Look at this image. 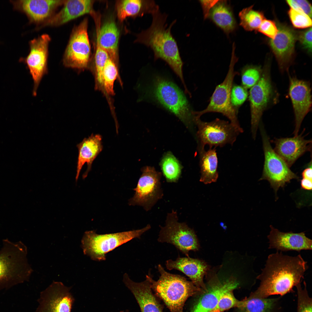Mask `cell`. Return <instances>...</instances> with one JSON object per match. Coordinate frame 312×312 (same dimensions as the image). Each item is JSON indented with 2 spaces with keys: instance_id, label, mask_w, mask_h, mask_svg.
Returning a JSON list of instances; mask_svg holds the SVG:
<instances>
[{
  "instance_id": "cell-1",
  "label": "cell",
  "mask_w": 312,
  "mask_h": 312,
  "mask_svg": "<svg viewBox=\"0 0 312 312\" xmlns=\"http://www.w3.org/2000/svg\"><path fill=\"white\" fill-rule=\"evenodd\" d=\"M300 254L293 256L277 251L268 257L264 268L256 279L260 281L250 295L260 298L274 295H284L300 283L308 268Z\"/></svg>"
},
{
  "instance_id": "cell-2",
  "label": "cell",
  "mask_w": 312,
  "mask_h": 312,
  "mask_svg": "<svg viewBox=\"0 0 312 312\" xmlns=\"http://www.w3.org/2000/svg\"><path fill=\"white\" fill-rule=\"evenodd\" d=\"M152 21L150 27L137 35L135 42L143 44L153 51L154 59H161L169 65L187 90L183 75V63L177 41L171 32L176 23L173 21L168 26L167 15L159 10L151 14Z\"/></svg>"
},
{
  "instance_id": "cell-3",
  "label": "cell",
  "mask_w": 312,
  "mask_h": 312,
  "mask_svg": "<svg viewBox=\"0 0 312 312\" xmlns=\"http://www.w3.org/2000/svg\"><path fill=\"white\" fill-rule=\"evenodd\" d=\"M157 269L160 276L157 281L150 275H146V278L150 282L155 295L164 302L170 312H183L187 299L203 290L184 276L168 272L160 264L158 265Z\"/></svg>"
},
{
  "instance_id": "cell-4",
  "label": "cell",
  "mask_w": 312,
  "mask_h": 312,
  "mask_svg": "<svg viewBox=\"0 0 312 312\" xmlns=\"http://www.w3.org/2000/svg\"><path fill=\"white\" fill-rule=\"evenodd\" d=\"M27 248L21 241L3 240L0 250V288L28 281L33 270L27 258Z\"/></svg>"
},
{
  "instance_id": "cell-5",
  "label": "cell",
  "mask_w": 312,
  "mask_h": 312,
  "mask_svg": "<svg viewBox=\"0 0 312 312\" xmlns=\"http://www.w3.org/2000/svg\"><path fill=\"white\" fill-rule=\"evenodd\" d=\"M151 228L148 224L140 229L104 234H98L94 231H87L81 239V247L84 254L92 260L105 261L107 253L133 239L140 238Z\"/></svg>"
},
{
  "instance_id": "cell-6",
  "label": "cell",
  "mask_w": 312,
  "mask_h": 312,
  "mask_svg": "<svg viewBox=\"0 0 312 312\" xmlns=\"http://www.w3.org/2000/svg\"><path fill=\"white\" fill-rule=\"evenodd\" d=\"M152 81L151 92L153 98L187 126L194 123L193 111L178 87L160 76H155Z\"/></svg>"
},
{
  "instance_id": "cell-7",
  "label": "cell",
  "mask_w": 312,
  "mask_h": 312,
  "mask_svg": "<svg viewBox=\"0 0 312 312\" xmlns=\"http://www.w3.org/2000/svg\"><path fill=\"white\" fill-rule=\"evenodd\" d=\"M232 53L229 70L223 82L218 85L211 96L209 103L207 107L200 111H193L194 114L200 118L203 115L209 112H217L227 117L230 122L237 128L243 130L238 121V112L233 107L231 101V93L235 76L239 73L234 70V66L238 60L234 53Z\"/></svg>"
},
{
  "instance_id": "cell-8",
  "label": "cell",
  "mask_w": 312,
  "mask_h": 312,
  "mask_svg": "<svg viewBox=\"0 0 312 312\" xmlns=\"http://www.w3.org/2000/svg\"><path fill=\"white\" fill-rule=\"evenodd\" d=\"M200 118L194 116V118L198 128L196 136L199 153L205 150L206 145L209 148L222 147L227 144L233 145L239 134L243 132L228 121L216 118L206 122Z\"/></svg>"
},
{
  "instance_id": "cell-9",
  "label": "cell",
  "mask_w": 312,
  "mask_h": 312,
  "mask_svg": "<svg viewBox=\"0 0 312 312\" xmlns=\"http://www.w3.org/2000/svg\"><path fill=\"white\" fill-rule=\"evenodd\" d=\"M262 69L260 79L248 92L251 132L254 140L263 112L271 104L275 102L277 95L271 78L270 65L266 64Z\"/></svg>"
},
{
  "instance_id": "cell-10",
  "label": "cell",
  "mask_w": 312,
  "mask_h": 312,
  "mask_svg": "<svg viewBox=\"0 0 312 312\" xmlns=\"http://www.w3.org/2000/svg\"><path fill=\"white\" fill-rule=\"evenodd\" d=\"M259 125L264 156L262 174L260 180H268L276 192L291 179H298L299 177L272 148L263 126L261 124Z\"/></svg>"
},
{
  "instance_id": "cell-11",
  "label": "cell",
  "mask_w": 312,
  "mask_h": 312,
  "mask_svg": "<svg viewBox=\"0 0 312 312\" xmlns=\"http://www.w3.org/2000/svg\"><path fill=\"white\" fill-rule=\"evenodd\" d=\"M160 228L159 242L173 245L187 257H189V251L198 250L199 243L194 231L185 223L178 221L176 211L172 210L168 214L165 226Z\"/></svg>"
},
{
  "instance_id": "cell-12",
  "label": "cell",
  "mask_w": 312,
  "mask_h": 312,
  "mask_svg": "<svg viewBox=\"0 0 312 312\" xmlns=\"http://www.w3.org/2000/svg\"><path fill=\"white\" fill-rule=\"evenodd\" d=\"M88 27L85 18L73 30L63 57L66 67L82 70L88 68L91 47Z\"/></svg>"
},
{
  "instance_id": "cell-13",
  "label": "cell",
  "mask_w": 312,
  "mask_h": 312,
  "mask_svg": "<svg viewBox=\"0 0 312 312\" xmlns=\"http://www.w3.org/2000/svg\"><path fill=\"white\" fill-rule=\"evenodd\" d=\"M142 174L133 190L135 194L129 200L130 205L142 206L146 211L150 210L163 195L161 189V173L153 167L142 168Z\"/></svg>"
},
{
  "instance_id": "cell-14",
  "label": "cell",
  "mask_w": 312,
  "mask_h": 312,
  "mask_svg": "<svg viewBox=\"0 0 312 312\" xmlns=\"http://www.w3.org/2000/svg\"><path fill=\"white\" fill-rule=\"evenodd\" d=\"M50 40L48 35L44 34L31 40L28 55L19 60L27 65L32 76L34 83L33 93L34 96L42 77L47 72L48 46Z\"/></svg>"
},
{
  "instance_id": "cell-15",
  "label": "cell",
  "mask_w": 312,
  "mask_h": 312,
  "mask_svg": "<svg viewBox=\"0 0 312 312\" xmlns=\"http://www.w3.org/2000/svg\"><path fill=\"white\" fill-rule=\"evenodd\" d=\"M71 288L61 282L53 281L40 292L35 312H71L75 301L70 292Z\"/></svg>"
},
{
  "instance_id": "cell-16",
  "label": "cell",
  "mask_w": 312,
  "mask_h": 312,
  "mask_svg": "<svg viewBox=\"0 0 312 312\" xmlns=\"http://www.w3.org/2000/svg\"><path fill=\"white\" fill-rule=\"evenodd\" d=\"M289 94L295 116L294 136L298 133L302 122L311 109V90L309 81L289 75Z\"/></svg>"
},
{
  "instance_id": "cell-17",
  "label": "cell",
  "mask_w": 312,
  "mask_h": 312,
  "mask_svg": "<svg viewBox=\"0 0 312 312\" xmlns=\"http://www.w3.org/2000/svg\"><path fill=\"white\" fill-rule=\"evenodd\" d=\"M238 284L233 277L223 281L213 277L208 282L206 289L197 295L198 296L190 312H208L215 307L224 294L234 290Z\"/></svg>"
},
{
  "instance_id": "cell-18",
  "label": "cell",
  "mask_w": 312,
  "mask_h": 312,
  "mask_svg": "<svg viewBox=\"0 0 312 312\" xmlns=\"http://www.w3.org/2000/svg\"><path fill=\"white\" fill-rule=\"evenodd\" d=\"M278 32L269 44L277 61L282 73L287 71L293 61L295 42L297 35L288 26L278 24Z\"/></svg>"
},
{
  "instance_id": "cell-19",
  "label": "cell",
  "mask_w": 312,
  "mask_h": 312,
  "mask_svg": "<svg viewBox=\"0 0 312 312\" xmlns=\"http://www.w3.org/2000/svg\"><path fill=\"white\" fill-rule=\"evenodd\" d=\"M270 231L267 236L269 249H275L277 251L311 250L312 240L306 235L304 232L294 233L292 231L284 232L270 226Z\"/></svg>"
},
{
  "instance_id": "cell-20",
  "label": "cell",
  "mask_w": 312,
  "mask_h": 312,
  "mask_svg": "<svg viewBox=\"0 0 312 312\" xmlns=\"http://www.w3.org/2000/svg\"><path fill=\"white\" fill-rule=\"evenodd\" d=\"M304 130L293 137L275 138L271 140L275 145L274 150L290 168L306 152H311L312 140L304 139Z\"/></svg>"
},
{
  "instance_id": "cell-21",
  "label": "cell",
  "mask_w": 312,
  "mask_h": 312,
  "mask_svg": "<svg viewBox=\"0 0 312 312\" xmlns=\"http://www.w3.org/2000/svg\"><path fill=\"white\" fill-rule=\"evenodd\" d=\"M64 0H23L10 1L14 9L25 14L31 22L46 21Z\"/></svg>"
},
{
  "instance_id": "cell-22",
  "label": "cell",
  "mask_w": 312,
  "mask_h": 312,
  "mask_svg": "<svg viewBox=\"0 0 312 312\" xmlns=\"http://www.w3.org/2000/svg\"><path fill=\"white\" fill-rule=\"evenodd\" d=\"M123 281L134 295L141 312H163V306L153 294L150 283L147 278L143 281L135 282L125 273Z\"/></svg>"
},
{
  "instance_id": "cell-23",
  "label": "cell",
  "mask_w": 312,
  "mask_h": 312,
  "mask_svg": "<svg viewBox=\"0 0 312 312\" xmlns=\"http://www.w3.org/2000/svg\"><path fill=\"white\" fill-rule=\"evenodd\" d=\"M166 266L169 270L175 269L182 272L190 278L196 286L204 290L206 289L203 278L209 268L203 261L189 257H178L175 260L171 259L167 260Z\"/></svg>"
},
{
  "instance_id": "cell-24",
  "label": "cell",
  "mask_w": 312,
  "mask_h": 312,
  "mask_svg": "<svg viewBox=\"0 0 312 312\" xmlns=\"http://www.w3.org/2000/svg\"><path fill=\"white\" fill-rule=\"evenodd\" d=\"M102 137L100 135L92 133L88 138H84L77 145L78 155L75 177L76 181H77L83 166L86 163L87 168L82 175V178L84 179L87 177L91 169L93 161L102 150Z\"/></svg>"
},
{
  "instance_id": "cell-25",
  "label": "cell",
  "mask_w": 312,
  "mask_h": 312,
  "mask_svg": "<svg viewBox=\"0 0 312 312\" xmlns=\"http://www.w3.org/2000/svg\"><path fill=\"white\" fill-rule=\"evenodd\" d=\"M94 1L64 0L63 8L44 22V25L58 26L88 14H91Z\"/></svg>"
},
{
  "instance_id": "cell-26",
  "label": "cell",
  "mask_w": 312,
  "mask_h": 312,
  "mask_svg": "<svg viewBox=\"0 0 312 312\" xmlns=\"http://www.w3.org/2000/svg\"><path fill=\"white\" fill-rule=\"evenodd\" d=\"M96 25V42L108 53L109 57L118 62V45L119 32L115 22L106 21L101 27L96 14L92 16Z\"/></svg>"
},
{
  "instance_id": "cell-27",
  "label": "cell",
  "mask_w": 312,
  "mask_h": 312,
  "mask_svg": "<svg viewBox=\"0 0 312 312\" xmlns=\"http://www.w3.org/2000/svg\"><path fill=\"white\" fill-rule=\"evenodd\" d=\"M118 18L121 22L130 16L152 14L159 9L154 0H124L116 3Z\"/></svg>"
},
{
  "instance_id": "cell-28",
  "label": "cell",
  "mask_w": 312,
  "mask_h": 312,
  "mask_svg": "<svg viewBox=\"0 0 312 312\" xmlns=\"http://www.w3.org/2000/svg\"><path fill=\"white\" fill-rule=\"evenodd\" d=\"M216 148L199 153L201 176L200 181L207 184L216 181L218 177V158Z\"/></svg>"
},
{
  "instance_id": "cell-29",
  "label": "cell",
  "mask_w": 312,
  "mask_h": 312,
  "mask_svg": "<svg viewBox=\"0 0 312 312\" xmlns=\"http://www.w3.org/2000/svg\"><path fill=\"white\" fill-rule=\"evenodd\" d=\"M209 17L227 34L232 32L236 27L232 11L226 1H219L211 10Z\"/></svg>"
},
{
  "instance_id": "cell-30",
  "label": "cell",
  "mask_w": 312,
  "mask_h": 312,
  "mask_svg": "<svg viewBox=\"0 0 312 312\" xmlns=\"http://www.w3.org/2000/svg\"><path fill=\"white\" fill-rule=\"evenodd\" d=\"M277 298H260L251 295L241 300L237 312H273Z\"/></svg>"
},
{
  "instance_id": "cell-31",
  "label": "cell",
  "mask_w": 312,
  "mask_h": 312,
  "mask_svg": "<svg viewBox=\"0 0 312 312\" xmlns=\"http://www.w3.org/2000/svg\"><path fill=\"white\" fill-rule=\"evenodd\" d=\"M160 166L166 181L175 183L181 175L182 167L178 160L171 153H167L163 157Z\"/></svg>"
},
{
  "instance_id": "cell-32",
  "label": "cell",
  "mask_w": 312,
  "mask_h": 312,
  "mask_svg": "<svg viewBox=\"0 0 312 312\" xmlns=\"http://www.w3.org/2000/svg\"><path fill=\"white\" fill-rule=\"evenodd\" d=\"M118 62L109 57L103 69V91L109 96H112L114 95V84L115 81L117 79H120Z\"/></svg>"
},
{
  "instance_id": "cell-33",
  "label": "cell",
  "mask_w": 312,
  "mask_h": 312,
  "mask_svg": "<svg viewBox=\"0 0 312 312\" xmlns=\"http://www.w3.org/2000/svg\"><path fill=\"white\" fill-rule=\"evenodd\" d=\"M253 5L243 9L239 14L240 24L247 31H257L265 17L263 13L253 9Z\"/></svg>"
},
{
  "instance_id": "cell-34",
  "label": "cell",
  "mask_w": 312,
  "mask_h": 312,
  "mask_svg": "<svg viewBox=\"0 0 312 312\" xmlns=\"http://www.w3.org/2000/svg\"><path fill=\"white\" fill-rule=\"evenodd\" d=\"M109 57L107 53L96 42L93 72L94 79L95 88L97 90L103 91V72L105 65Z\"/></svg>"
},
{
  "instance_id": "cell-35",
  "label": "cell",
  "mask_w": 312,
  "mask_h": 312,
  "mask_svg": "<svg viewBox=\"0 0 312 312\" xmlns=\"http://www.w3.org/2000/svg\"><path fill=\"white\" fill-rule=\"evenodd\" d=\"M262 70L258 66L247 65L244 67L241 73L242 86L247 89H250L260 79Z\"/></svg>"
},
{
  "instance_id": "cell-36",
  "label": "cell",
  "mask_w": 312,
  "mask_h": 312,
  "mask_svg": "<svg viewBox=\"0 0 312 312\" xmlns=\"http://www.w3.org/2000/svg\"><path fill=\"white\" fill-rule=\"evenodd\" d=\"M233 291L230 290L224 294L215 307L208 312H223L232 308L238 307L240 305L241 300L235 298Z\"/></svg>"
},
{
  "instance_id": "cell-37",
  "label": "cell",
  "mask_w": 312,
  "mask_h": 312,
  "mask_svg": "<svg viewBox=\"0 0 312 312\" xmlns=\"http://www.w3.org/2000/svg\"><path fill=\"white\" fill-rule=\"evenodd\" d=\"M304 284L303 289L300 284L296 286L298 294L297 312H312V299L308 295L304 281Z\"/></svg>"
},
{
  "instance_id": "cell-38",
  "label": "cell",
  "mask_w": 312,
  "mask_h": 312,
  "mask_svg": "<svg viewBox=\"0 0 312 312\" xmlns=\"http://www.w3.org/2000/svg\"><path fill=\"white\" fill-rule=\"evenodd\" d=\"M248 96L247 89L242 86L233 84L231 91V101L233 107L237 112L238 108L246 101Z\"/></svg>"
},
{
  "instance_id": "cell-39",
  "label": "cell",
  "mask_w": 312,
  "mask_h": 312,
  "mask_svg": "<svg viewBox=\"0 0 312 312\" xmlns=\"http://www.w3.org/2000/svg\"><path fill=\"white\" fill-rule=\"evenodd\" d=\"M288 13L291 23L295 27L303 29L311 26V18L307 14L291 8Z\"/></svg>"
},
{
  "instance_id": "cell-40",
  "label": "cell",
  "mask_w": 312,
  "mask_h": 312,
  "mask_svg": "<svg viewBox=\"0 0 312 312\" xmlns=\"http://www.w3.org/2000/svg\"><path fill=\"white\" fill-rule=\"evenodd\" d=\"M286 1L291 8L303 13L311 18L312 6L308 1L306 0H287Z\"/></svg>"
},
{
  "instance_id": "cell-41",
  "label": "cell",
  "mask_w": 312,
  "mask_h": 312,
  "mask_svg": "<svg viewBox=\"0 0 312 312\" xmlns=\"http://www.w3.org/2000/svg\"><path fill=\"white\" fill-rule=\"evenodd\" d=\"M257 31L265 36L274 39L278 32V29L275 23L269 20L264 19L260 25Z\"/></svg>"
},
{
  "instance_id": "cell-42",
  "label": "cell",
  "mask_w": 312,
  "mask_h": 312,
  "mask_svg": "<svg viewBox=\"0 0 312 312\" xmlns=\"http://www.w3.org/2000/svg\"><path fill=\"white\" fill-rule=\"evenodd\" d=\"M298 38L303 48L309 52L312 51V28L309 27L307 29L300 32L298 35Z\"/></svg>"
},
{
  "instance_id": "cell-43",
  "label": "cell",
  "mask_w": 312,
  "mask_h": 312,
  "mask_svg": "<svg viewBox=\"0 0 312 312\" xmlns=\"http://www.w3.org/2000/svg\"><path fill=\"white\" fill-rule=\"evenodd\" d=\"M218 1L219 0L199 1L203 9L204 19H206L209 17L211 10Z\"/></svg>"
},
{
  "instance_id": "cell-44",
  "label": "cell",
  "mask_w": 312,
  "mask_h": 312,
  "mask_svg": "<svg viewBox=\"0 0 312 312\" xmlns=\"http://www.w3.org/2000/svg\"><path fill=\"white\" fill-rule=\"evenodd\" d=\"M308 167L305 168L302 172V178H305L312 180V170L311 161Z\"/></svg>"
},
{
  "instance_id": "cell-45",
  "label": "cell",
  "mask_w": 312,
  "mask_h": 312,
  "mask_svg": "<svg viewBox=\"0 0 312 312\" xmlns=\"http://www.w3.org/2000/svg\"><path fill=\"white\" fill-rule=\"evenodd\" d=\"M301 185L302 189L307 190H311L312 188V180L302 178L301 181Z\"/></svg>"
},
{
  "instance_id": "cell-46",
  "label": "cell",
  "mask_w": 312,
  "mask_h": 312,
  "mask_svg": "<svg viewBox=\"0 0 312 312\" xmlns=\"http://www.w3.org/2000/svg\"><path fill=\"white\" fill-rule=\"evenodd\" d=\"M120 312H129L128 310H126L125 311H121Z\"/></svg>"
}]
</instances>
